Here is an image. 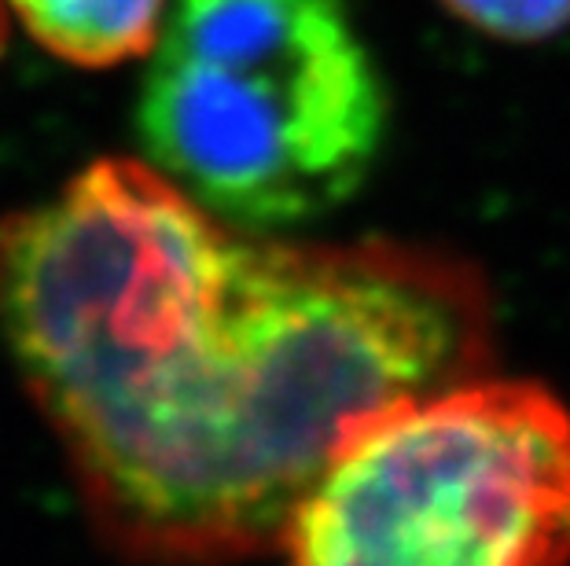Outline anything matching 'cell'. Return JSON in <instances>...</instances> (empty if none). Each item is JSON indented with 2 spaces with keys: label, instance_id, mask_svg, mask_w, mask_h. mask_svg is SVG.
I'll return each instance as SVG.
<instances>
[{
  "label": "cell",
  "instance_id": "277c9868",
  "mask_svg": "<svg viewBox=\"0 0 570 566\" xmlns=\"http://www.w3.org/2000/svg\"><path fill=\"white\" fill-rule=\"evenodd\" d=\"M8 11L45 52L104 70L151 56L169 0H8Z\"/></svg>",
  "mask_w": 570,
  "mask_h": 566
},
{
  "label": "cell",
  "instance_id": "7a4b0ae2",
  "mask_svg": "<svg viewBox=\"0 0 570 566\" xmlns=\"http://www.w3.org/2000/svg\"><path fill=\"white\" fill-rule=\"evenodd\" d=\"M137 129L144 159L206 210L281 232L365 185L386 89L343 0H174Z\"/></svg>",
  "mask_w": 570,
  "mask_h": 566
},
{
  "label": "cell",
  "instance_id": "3957f363",
  "mask_svg": "<svg viewBox=\"0 0 570 566\" xmlns=\"http://www.w3.org/2000/svg\"><path fill=\"white\" fill-rule=\"evenodd\" d=\"M284 566H570V405L482 376L357 419L281 537Z\"/></svg>",
  "mask_w": 570,
  "mask_h": 566
},
{
  "label": "cell",
  "instance_id": "8992f818",
  "mask_svg": "<svg viewBox=\"0 0 570 566\" xmlns=\"http://www.w3.org/2000/svg\"><path fill=\"white\" fill-rule=\"evenodd\" d=\"M8 30H11V11H8V0H0V56L8 48Z\"/></svg>",
  "mask_w": 570,
  "mask_h": 566
},
{
  "label": "cell",
  "instance_id": "5b68a950",
  "mask_svg": "<svg viewBox=\"0 0 570 566\" xmlns=\"http://www.w3.org/2000/svg\"><path fill=\"white\" fill-rule=\"evenodd\" d=\"M456 19L501 41H544L570 27V0H442Z\"/></svg>",
  "mask_w": 570,
  "mask_h": 566
},
{
  "label": "cell",
  "instance_id": "6da1fadb",
  "mask_svg": "<svg viewBox=\"0 0 570 566\" xmlns=\"http://www.w3.org/2000/svg\"><path fill=\"white\" fill-rule=\"evenodd\" d=\"M479 265L233 225L148 159L0 221V339L81 504L140 566L281 548L357 419L493 365Z\"/></svg>",
  "mask_w": 570,
  "mask_h": 566
}]
</instances>
